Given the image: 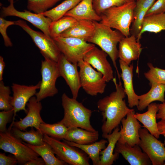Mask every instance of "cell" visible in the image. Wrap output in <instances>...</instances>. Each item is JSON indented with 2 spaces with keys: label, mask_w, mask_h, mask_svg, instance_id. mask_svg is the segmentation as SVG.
Listing matches in <instances>:
<instances>
[{
  "label": "cell",
  "mask_w": 165,
  "mask_h": 165,
  "mask_svg": "<svg viewBox=\"0 0 165 165\" xmlns=\"http://www.w3.org/2000/svg\"><path fill=\"white\" fill-rule=\"evenodd\" d=\"M112 81L116 91L99 99L97 104V108L102 116L103 124L101 127L102 134L111 133L118 127L122 119L129 112L134 110L127 106L124 99L126 94L120 81L118 83L115 78Z\"/></svg>",
  "instance_id": "1"
},
{
  "label": "cell",
  "mask_w": 165,
  "mask_h": 165,
  "mask_svg": "<svg viewBox=\"0 0 165 165\" xmlns=\"http://www.w3.org/2000/svg\"><path fill=\"white\" fill-rule=\"evenodd\" d=\"M64 116L59 122L68 129L80 128L94 132L96 130L91 125L90 118L92 111L73 97L70 98L65 93L61 96Z\"/></svg>",
  "instance_id": "2"
},
{
  "label": "cell",
  "mask_w": 165,
  "mask_h": 165,
  "mask_svg": "<svg viewBox=\"0 0 165 165\" xmlns=\"http://www.w3.org/2000/svg\"><path fill=\"white\" fill-rule=\"evenodd\" d=\"M136 4L133 0L107 9L100 15V22L119 31L125 37L130 36V27L134 20Z\"/></svg>",
  "instance_id": "3"
},
{
  "label": "cell",
  "mask_w": 165,
  "mask_h": 165,
  "mask_svg": "<svg viewBox=\"0 0 165 165\" xmlns=\"http://www.w3.org/2000/svg\"><path fill=\"white\" fill-rule=\"evenodd\" d=\"M94 22L95 24L94 32L88 42L97 45L108 54L116 70L119 78H120L116 64V61L119 58L117 46L125 36L119 31L113 30L100 22Z\"/></svg>",
  "instance_id": "4"
},
{
  "label": "cell",
  "mask_w": 165,
  "mask_h": 165,
  "mask_svg": "<svg viewBox=\"0 0 165 165\" xmlns=\"http://www.w3.org/2000/svg\"><path fill=\"white\" fill-rule=\"evenodd\" d=\"M12 126L4 132H0V148L12 154L17 159L18 163L24 165L27 162L35 159L39 155L22 140L12 133Z\"/></svg>",
  "instance_id": "5"
},
{
  "label": "cell",
  "mask_w": 165,
  "mask_h": 165,
  "mask_svg": "<svg viewBox=\"0 0 165 165\" xmlns=\"http://www.w3.org/2000/svg\"><path fill=\"white\" fill-rule=\"evenodd\" d=\"M53 39L61 53L73 64L83 60L86 54L95 46L94 44L74 37L59 36Z\"/></svg>",
  "instance_id": "6"
},
{
  "label": "cell",
  "mask_w": 165,
  "mask_h": 165,
  "mask_svg": "<svg viewBox=\"0 0 165 165\" xmlns=\"http://www.w3.org/2000/svg\"><path fill=\"white\" fill-rule=\"evenodd\" d=\"M43 140L50 145L57 157L66 163L71 165H89V158L84 152L47 135Z\"/></svg>",
  "instance_id": "7"
},
{
  "label": "cell",
  "mask_w": 165,
  "mask_h": 165,
  "mask_svg": "<svg viewBox=\"0 0 165 165\" xmlns=\"http://www.w3.org/2000/svg\"><path fill=\"white\" fill-rule=\"evenodd\" d=\"M40 71L42 80L39 90L35 95L39 101L47 97H53L58 93L56 83L60 76L57 62L49 58H44L42 61Z\"/></svg>",
  "instance_id": "8"
},
{
  "label": "cell",
  "mask_w": 165,
  "mask_h": 165,
  "mask_svg": "<svg viewBox=\"0 0 165 165\" xmlns=\"http://www.w3.org/2000/svg\"><path fill=\"white\" fill-rule=\"evenodd\" d=\"M81 87L88 95L95 96L103 93L107 82L103 74L82 60L78 63Z\"/></svg>",
  "instance_id": "9"
},
{
  "label": "cell",
  "mask_w": 165,
  "mask_h": 165,
  "mask_svg": "<svg viewBox=\"0 0 165 165\" xmlns=\"http://www.w3.org/2000/svg\"><path fill=\"white\" fill-rule=\"evenodd\" d=\"M15 25L20 27L30 35L44 58L57 61L61 53L53 38L32 29L23 20L16 21Z\"/></svg>",
  "instance_id": "10"
},
{
  "label": "cell",
  "mask_w": 165,
  "mask_h": 165,
  "mask_svg": "<svg viewBox=\"0 0 165 165\" xmlns=\"http://www.w3.org/2000/svg\"><path fill=\"white\" fill-rule=\"evenodd\" d=\"M140 141L138 144L146 153L152 165H162L165 161V146L164 144L148 132L145 128L140 129Z\"/></svg>",
  "instance_id": "11"
},
{
  "label": "cell",
  "mask_w": 165,
  "mask_h": 165,
  "mask_svg": "<svg viewBox=\"0 0 165 165\" xmlns=\"http://www.w3.org/2000/svg\"><path fill=\"white\" fill-rule=\"evenodd\" d=\"M14 0H10V4L8 6L2 7L1 13L2 17L12 16L23 19L30 22L47 36H50L49 28L52 21L50 19L41 13H33L28 10H24L23 11H18L14 7Z\"/></svg>",
  "instance_id": "12"
},
{
  "label": "cell",
  "mask_w": 165,
  "mask_h": 165,
  "mask_svg": "<svg viewBox=\"0 0 165 165\" xmlns=\"http://www.w3.org/2000/svg\"><path fill=\"white\" fill-rule=\"evenodd\" d=\"M57 63L60 76L64 79L69 86L72 97L77 99L81 87L78 64L72 63L62 53Z\"/></svg>",
  "instance_id": "13"
},
{
  "label": "cell",
  "mask_w": 165,
  "mask_h": 165,
  "mask_svg": "<svg viewBox=\"0 0 165 165\" xmlns=\"http://www.w3.org/2000/svg\"><path fill=\"white\" fill-rule=\"evenodd\" d=\"M40 81L35 85L26 86L13 83L11 86L13 92L11 103L13 107L14 114L13 119L17 112L23 110L27 114L26 106L30 99L35 95L37 90L39 89Z\"/></svg>",
  "instance_id": "14"
},
{
  "label": "cell",
  "mask_w": 165,
  "mask_h": 165,
  "mask_svg": "<svg viewBox=\"0 0 165 165\" xmlns=\"http://www.w3.org/2000/svg\"><path fill=\"white\" fill-rule=\"evenodd\" d=\"M134 110L129 112L126 118L121 121V135L118 142L133 146L138 145L140 141L139 131L141 125L135 117Z\"/></svg>",
  "instance_id": "15"
},
{
  "label": "cell",
  "mask_w": 165,
  "mask_h": 165,
  "mask_svg": "<svg viewBox=\"0 0 165 165\" xmlns=\"http://www.w3.org/2000/svg\"><path fill=\"white\" fill-rule=\"evenodd\" d=\"M26 105L28 112L26 116L18 121H13L11 125L12 127H16L24 131L29 127H34L39 130L40 125L44 122L40 115L42 108L41 102L37 100L36 97L33 96Z\"/></svg>",
  "instance_id": "16"
},
{
  "label": "cell",
  "mask_w": 165,
  "mask_h": 165,
  "mask_svg": "<svg viewBox=\"0 0 165 165\" xmlns=\"http://www.w3.org/2000/svg\"><path fill=\"white\" fill-rule=\"evenodd\" d=\"M108 54L95 46L85 56L83 60L101 73L107 82L114 78L113 72L107 59Z\"/></svg>",
  "instance_id": "17"
},
{
  "label": "cell",
  "mask_w": 165,
  "mask_h": 165,
  "mask_svg": "<svg viewBox=\"0 0 165 165\" xmlns=\"http://www.w3.org/2000/svg\"><path fill=\"white\" fill-rule=\"evenodd\" d=\"M138 145L131 146L127 144H121L117 142L114 152L121 154L131 165H149L151 160L147 154Z\"/></svg>",
  "instance_id": "18"
},
{
  "label": "cell",
  "mask_w": 165,
  "mask_h": 165,
  "mask_svg": "<svg viewBox=\"0 0 165 165\" xmlns=\"http://www.w3.org/2000/svg\"><path fill=\"white\" fill-rule=\"evenodd\" d=\"M142 48L137 37L131 35L124 37L119 43L118 57L128 65L131 62L138 59Z\"/></svg>",
  "instance_id": "19"
},
{
  "label": "cell",
  "mask_w": 165,
  "mask_h": 165,
  "mask_svg": "<svg viewBox=\"0 0 165 165\" xmlns=\"http://www.w3.org/2000/svg\"><path fill=\"white\" fill-rule=\"evenodd\" d=\"M119 62L121 71L120 76L123 82L124 91L127 96L128 106L130 108L137 106L139 102V95L135 93L133 88V65H128L120 59Z\"/></svg>",
  "instance_id": "20"
},
{
  "label": "cell",
  "mask_w": 165,
  "mask_h": 165,
  "mask_svg": "<svg viewBox=\"0 0 165 165\" xmlns=\"http://www.w3.org/2000/svg\"><path fill=\"white\" fill-rule=\"evenodd\" d=\"M121 135L118 127L110 134H102V137L107 139V146L100 152V160L98 165H111L118 158L119 154L114 152L116 145Z\"/></svg>",
  "instance_id": "21"
},
{
  "label": "cell",
  "mask_w": 165,
  "mask_h": 165,
  "mask_svg": "<svg viewBox=\"0 0 165 165\" xmlns=\"http://www.w3.org/2000/svg\"><path fill=\"white\" fill-rule=\"evenodd\" d=\"M64 16H71L77 20H87L100 22L101 20V16L94 9L92 0H81Z\"/></svg>",
  "instance_id": "22"
},
{
  "label": "cell",
  "mask_w": 165,
  "mask_h": 165,
  "mask_svg": "<svg viewBox=\"0 0 165 165\" xmlns=\"http://www.w3.org/2000/svg\"><path fill=\"white\" fill-rule=\"evenodd\" d=\"M94 30V21L78 20L73 26L62 33L60 36L76 38L88 42L93 36Z\"/></svg>",
  "instance_id": "23"
},
{
  "label": "cell",
  "mask_w": 165,
  "mask_h": 165,
  "mask_svg": "<svg viewBox=\"0 0 165 165\" xmlns=\"http://www.w3.org/2000/svg\"><path fill=\"white\" fill-rule=\"evenodd\" d=\"M147 111L142 113H136L134 116L150 133L158 139L161 135L157 126L156 115L158 111L157 104L152 103L147 107Z\"/></svg>",
  "instance_id": "24"
},
{
  "label": "cell",
  "mask_w": 165,
  "mask_h": 165,
  "mask_svg": "<svg viewBox=\"0 0 165 165\" xmlns=\"http://www.w3.org/2000/svg\"><path fill=\"white\" fill-rule=\"evenodd\" d=\"M98 132H92L79 127L68 129L64 139L76 143L86 145L94 143L98 140Z\"/></svg>",
  "instance_id": "25"
},
{
  "label": "cell",
  "mask_w": 165,
  "mask_h": 165,
  "mask_svg": "<svg viewBox=\"0 0 165 165\" xmlns=\"http://www.w3.org/2000/svg\"><path fill=\"white\" fill-rule=\"evenodd\" d=\"M151 85V89L147 93L139 95V102L137 106L139 111H143L153 101L165 102V85L153 84Z\"/></svg>",
  "instance_id": "26"
},
{
  "label": "cell",
  "mask_w": 165,
  "mask_h": 165,
  "mask_svg": "<svg viewBox=\"0 0 165 165\" xmlns=\"http://www.w3.org/2000/svg\"><path fill=\"white\" fill-rule=\"evenodd\" d=\"M63 141L72 146L76 147L85 152L91 160L94 165H98L100 160V152L106 147L108 143L105 139H101L91 144L81 145L63 139Z\"/></svg>",
  "instance_id": "27"
},
{
  "label": "cell",
  "mask_w": 165,
  "mask_h": 165,
  "mask_svg": "<svg viewBox=\"0 0 165 165\" xmlns=\"http://www.w3.org/2000/svg\"><path fill=\"white\" fill-rule=\"evenodd\" d=\"M163 30L165 31V12L145 16L137 40L139 41L141 35L145 32L157 33Z\"/></svg>",
  "instance_id": "28"
},
{
  "label": "cell",
  "mask_w": 165,
  "mask_h": 165,
  "mask_svg": "<svg viewBox=\"0 0 165 165\" xmlns=\"http://www.w3.org/2000/svg\"><path fill=\"white\" fill-rule=\"evenodd\" d=\"M24 143L30 147L44 160L46 165H64L67 164L65 162L59 159L55 155L51 146L45 141L40 146H35L23 141Z\"/></svg>",
  "instance_id": "29"
},
{
  "label": "cell",
  "mask_w": 165,
  "mask_h": 165,
  "mask_svg": "<svg viewBox=\"0 0 165 165\" xmlns=\"http://www.w3.org/2000/svg\"><path fill=\"white\" fill-rule=\"evenodd\" d=\"M12 133L15 136L32 145L40 146L44 144V135L40 130H35L31 127L29 131H22L20 129L13 127Z\"/></svg>",
  "instance_id": "30"
},
{
  "label": "cell",
  "mask_w": 165,
  "mask_h": 165,
  "mask_svg": "<svg viewBox=\"0 0 165 165\" xmlns=\"http://www.w3.org/2000/svg\"><path fill=\"white\" fill-rule=\"evenodd\" d=\"M81 0H65L56 6L41 14L53 21H56L64 16Z\"/></svg>",
  "instance_id": "31"
},
{
  "label": "cell",
  "mask_w": 165,
  "mask_h": 165,
  "mask_svg": "<svg viewBox=\"0 0 165 165\" xmlns=\"http://www.w3.org/2000/svg\"><path fill=\"white\" fill-rule=\"evenodd\" d=\"M39 130L44 135L58 139H64L68 128L59 122L51 124L44 122L40 125Z\"/></svg>",
  "instance_id": "32"
},
{
  "label": "cell",
  "mask_w": 165,
  "mask_h": 165,
  "mask_svg": "<svg viewBox=\"0 0 165 165\" xmlns=\"http://www.w3.org/2000/svg\"><path fill=\"white\" fill-rule=\"evenodd\" d=\"M77 20L73 18L64 16L55 21H52L49 28L50 35L54 38L59 36L61 34L72 26Z\"/></svg>",
  "instance_id": "33"
},
{
  "label": "cell",
  "mask_w": 165,
  "mask_h": 165,
  "mask_svg": "<svg viewBox=\"0 0 165 165\" xmlns=\"http://www.w3.org/2000/svg\"><path fill=\"white\" fill-rule=\"evenodd\" d=\"M61 0H27L28 10L34 13H44Z\"/></svg>",
  "instance_id": "34"
},
{
  "label": "cell",
  "mask_w": 165,
  "mask_h": 165,
  "mask_svg": "<svg viewBox=\"0 0 165 165\" xmlns=\"http://www.w3.org/2000/svg\"><path fill=\"white\" fill-rule=\"evenodd\" d=\"M149 70L144 73L150 85L153 84L165 85V69L154 67L151 63L147 64Z\"/></svg>",
  "instance_id": "35"
},
{
  "label": "cell",
  "mask_w": 165,
  "mask_h": 165,
  "mask_svg": "<svg viewBox=\"0 0 165 165\" xmlns=\"http://www.w3.org/2000/svg\"><path fill=\"white\" fill-rule=\"evenodd\" d=\"M133 0H92V3L95 11L98 15L100 16L105 10L110 8L120 6Z\"/></svg>",
  "instance_id": "36"
},
{
  "label": "cell",
  "mask_w": 165,
  "mask_h": 165,
  "mask_svg": "<svg viewBox=\"0 0 165 165\" xmlns=\"http://www.w3.org/2000/svg\"><path fill=\"white\" fill-rule=\"evenodd\" d=\"M9 87L5 85L3 81H0V110L9 111L13 109L11 103Z\"/></svg>",
  "instance_id": "37"
},
{
  "label": "cell",
  "mask_w": 165,
  "mask_h": 165,
  "mask_svg": "<svg viewBox=\"0 0 165 165\" xmlns=\"http://www.w3.org/2000/svg\"><path fill=\"white\" fill-rule=\"evenodd\" d=\"M147 11L143 9L134 13V18L130 32L131 35H134L137 38L141 30L143 20Z\"/></svg>",
  "instance_id": "38"
},
{
  "label": "cell",
  "mask_w": 165,
  "mask_h": 165,
  "mask_svg": "<svg viewBox=\"0 0 165 165\" xmlns=\"http://www.w3.org/2000/svg\"><path fill=\"white\" fill-rule=\"evenodd\" d=\"M15 24V21L7 20L2 17H0V32L3 37L4 45L6 47L13 46L12 42L7 35V29L9 26Z\"/></svg>",
  "instance_id": "39"
},
{
  "label": "cell",
  "mask_w": 165,
  "mask_h": 165,
  "mask_svg": "<svg viewBox=\"0 0 165 165\" xmlns=\"http://www.w3.org/2000/svg\"><path fill=\"white\" fill-rule=\"evenodd\" d=\"M13 109L0 112V132H4L7 130V124L9 123L14 116Z\"/></svg>",
  "instance_id": "40"
},
{
  "label": "cell",
  "mask_w": 165,
  "mask_h": 165,
  "mask_svg": "<svg viewBox=\"0 0 165 165\" xmlns=\"http://www.w3.org/2000/svg\"><path fill=\"white\" fill-rule=\"evenodd\" d=\"M165 12V0H157L147 11L145 16Z\"/></svg>",
  "instance_id": "41"
},
{
  "label": "cell",
  "mask_w": 165,
  "mask_h": 165,
  "mask_svg": "<svg viewBox=\"0 0 165 165\" xmlns=\"http://www.w3.org/2000/svg\"><path fill=\"white\" fill-rule=\"evenodd\" d=\"M156 0H139L136 2L134 13L141 9L148 10L151 7Z\"/></svg>",
  "instance_id": "42"
},
{
  "label": "cell",
  "mask_w": 165,
  "mask_h": 165,
  "mask_svg": "<svg viewBox=\"0 0 165 165\" xmlns=\"http://www.w3.org/2000/svg\"><path fill=\"white\" fill-rule=\"evenodd\" d=\"M17 163V160L14 156L13 157L6 156L5 153H0V165H14Z\"/></svg>",
  "instance_id": "43"
},
{
  "label": "cell",
  "mask_w": 165,
  "mask_h": 165,
  "mask_svg": "<svg viewBox=\"0 0 165 165\" xmlns=\"http://www.w3.org/2000/svg\"><path fill=\"white\" fill-rule=\"evenodd\" d=\"M158 111L156 114L157 119H165V102L157 104Z\"/></svg>",
  "instance_id": "44"
},
{
  "label": "cell",
  "mask_w": 165,
  "mask_h": 165,
  "mask_svg": "<svg viewBox=\"0 0 165 165\" xmlns=\"http://www.w3.org/2000/svg\"><path fill=\"white\" fill-rule=\"evenodd\" d=\"M46 163L44 160L41 157H38L30 160L24 164V165H45Z\"/></svg>",
  "instance_id": "45"
},
{
  "label": "cell",
  "mask_w": 165,
  "mask_h": 165,
  "mask_svg": "<svg viewBox=\"0 0 165 165\" xmlns=\"http://www.w3.org/2000/svg\"><path fill=\"white\" fill-rule=\"evenodd\" d=\"M158 130L161 135L165 134V119H161L157 123Z\"/></svg>",
  "instance_id": "46"
},
{
  "label": "cell",
  "mask_w": 165,
  "mask_h": 165,
  "mask_svg": "<svg viewBox=\"0 0 165 165\" xmlns=\"http://www.w3.org/2000/svg\"><path fill=\"white\" fill-rule=\"evenodd\" d=\"M5 66V62L2 56H0V81H2L4 70Z\"/></svg>",
  "instance_id": "47"
},
{
  "label": "cell",
  "mask_w": 165,
  "mask_h": 165,
  "mask_svg": "<svg viewBox=\"0 0 165 165\" xmlns=\"http://www.w3.org/2000/svg\"><path fill=\"white\" fill-rule=\"evenodd\" d=\"M163 135L164 136V145L165 146V134H163Z\"/></svg>",
  "instance_id": "48"
},
{
  "label": "cell",
  "mask_w": 165,
  "mask_h": 165,
  "mask_svg": "<svg viewBox=\"0 0 165 165\" xmlns=\"http://www.w3.org/2000/svg\"><path fill=\"white\" fill-rule=\"evenodd\" d=\"M133 0L135 1H138V0Z\"/></svg>",
  "instance_id": "49"
},
{
  "label": "cell",
  "mask_w": 165,
  "mask_h": 165,
  "mask_svg": "<svg viewBox=\"0 0 165 165\" xmlns=\"http://www.w3.org/2000/svg\"><path fill=\"white\" fill-rule=\"evenodd\" d=\"M10 0H8V1L9 2H10Z\"/></svg>",
  "instance_id": "50"
},
{
  "label": "cell",
  "mask_w": 165,
  "mask_h": 165,
  "mask_svg": "<svg viewBox=\"0 0 165 165\" xmlns=\"http://www.w3.org/2000/svg\"></svg>",
  "instance_id": "51"
}]
</instances>
